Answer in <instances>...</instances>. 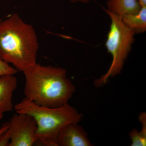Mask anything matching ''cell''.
Masks as SVG:
<instances>
[{"mask_svg":"<svg viewBox=\"0 0 146 146\" xmlns=\"http://www.w3.org/2000/svg\"><path fill=\"white\" fill-rule=\"evenodd\" d=\"M23 72L24 98L38 105L59 107L68 103L75 92V86L63 68L36 63Z\"/></svg>","mask_w":146,"mask_h":146,"instance_id":"6da1fadb","label":"cell"},{"mask_svg":"<svg viewBox=\"0 0 146 146\" xmlns=\"http://www.w3.org/2000/svg\"><path fill=\"white\" fill-rule=\"evenodd\" d=\"M39 42L33 27L18 14L0 22V58L23 72L36 63Z\"/></svg>","mask_w":146,"mask_h":146,"instance_id":"7a4b0ae2","label":"cell"},{"mask_svg":"<svg viewBox=\"0 0 146 146\" xmlns=\"http://www.w3.org/2000/svg\"><path fill=\"white\" fill-rule=\"evenodd\" d=\"M17 113L32 116L37 125L35 137L42 145L57 146L58 134L64 126L71 123H79L83 115L68 103L59 107L41 106L24 98L14 106Z\"/></svg>","mask_w":146,"mask_h":146,"instance_id":"3957f363","label":"cell"},{"mask_svg":"<svg viewBox=\"0 0 146 146\" xmlns=\"http://www.w3.org/2000/svg\"><path fill=\"white\" fill-rule=\"evenodd\" d=\"M111 20L106 46L112 60L106 73L96 82V85L105 84L110 77L119 74L122 70L125 61L131 51L135 41V32L124 24L120 16L104 9Z\"/></svg>","mask_w":146,"mask_h":146,"instance_id":"277c9868","label":"cell"},{"mask_svg":"<svg viewBox=\"0 0 146 146\" xmlns=\"http://www.w3.org/2000/svg\"><path fill=\"white\" fill-rule=\"evenodd\" d=\"M7 131L10 138L9 146H32L37 143V125L34 118L24 113L14 114L9 121Z\"/></svg>","mask_w":146,"mask_h":146,"instance_id":"5b68a950","label":"cell"},{"mask_svg":"<svg viewBox=\"0 0 146 146\" xmlns=\"http://www.w3.org/2000/svg\"><path fill=\"white\" fill-rule=\"evenodd\" d=\"M79 123H71L62 129L57 140V146H92L88 134Z\"/></svg>","mask_w":146,"mask_h":146,"instance_id":"8992f818","label":"cell"},{"mask_svg":"<svg viewBox=\"0 0 146 146\" xmlns=\"http://www.w3.org/2000/svg\"><path fill=\"white\" fill-rule=\"evenodd\" d=\"M18 85V80L13 75L0 76V111L11 112L14 109L13 94Z\"/></svg>","mask_w":146,"mask_h":146,"instance_id":"52a82bcc","label":"cell"},{"mask_svg":"<svg viewBox=\"0 0 146 146\" xmlns=\"http://www.w3.org/2000/svg\"><path fill=\"white\" fill-rule=\"evenodd\" d=\"M106 4V9L120 16L138 13L142 7L138 0H108Z\"/></svg>","mask_w":146,"mask_h":146,"instance_id":"ba28073f","label":"cell"},{"mask_svg":"<svg viewBox=\"0 0 146 146\" xmlns=\"http://www.w3.org/2000/svg\"><path fill=\"white\" fill-rule=\"evenodd\" d=\"M124 24L137 34L146 31V7H141L138 13L128 14L120 16Z\"/></svg>","mask_w":146,"mask_h":146,"instance_id":"9c48e42d","label":"cell"},{"mask_svg":"<svg viewBox=\"0 0 146 146\" xmlns=\"http://www.w3.org/2000/svg\"><path fill=\"white\" fill-rule=\"evenodd\" d=\"M142 126L141 130L133 129L129 133L131 141V146H145L146 145V114L142 112L138 117Z\"/></svg>","mask_w":146,"mask_h":146,"instance_id":"30bf717a","label":"cell"},{"mask_svg":"<svg viewBox=\"0 0 146 146\" xmlns=\"http://www.w3.org/2000/svg\"><path fill=\"white\" fill-rule=\"evenodd\" d=\"M18 70L14 67L10 66L0 58V76L6 75H13L18 73Z\"/></svg>","mask_w":146,"mask_h":146,"instance_id":"8fae6325","label":"cell"},{"mask_svg":"<svg viewBox=\"0 0 146 146\" xmlns=\"http://www.w3.org/2000/svg\"><path fill=\"white\" fill-rule=\"evenodd\" d=\"M7 130L0 135V146L9 145L10 138Z\"/></svg>","mask_w":146,"mask_h":146,"instance_id":"7c38bea8","label":"cell"},{"mask_svg":"<svg viewBox=\"0 0 146 146\" xmlns=\"http://www.w3.org/2000/svg\"><path fill=\"white\" fill-rule=\"evenodd\" d=\"M9 125H9V122L8 121L5 123H4L0 127V135H1L3 133L5 132L8 129L9 127Z\"/></svg>","mask_w":146,"mask_h":146,"instance_id":"4fadbf2b","label":"cell"},{"mask_svg":"<svg viewBox=\"0 0 146 146\" xmlns=\"http://www.w3.org/2000/svg\"><path fill=\"white\" fill-rule=\"evenodd\" d=\"M72 3L81 2L87 3L90 1V0H70Z\"/></svg>","mask_w":146,"mask_h":146,"instance_id":"5bb4252c","label":"cell"},{"mask_svg":"<svg viewBox=\"0 0 146 146\" xmlns=\"http://www.w3.org/2000/svg\"><path fill=\"white\" fill-rule=\"evenodd\" d=\"M141 7H146V0H138Z\"/></svg>","mask_w":146,"mask_h":146,"instance_id":"9a60e30c","label":"cell"},{"mask_svg":"<svg viewBox=\"0 0 146 146\" xmlns=\"http://www.w3.org/2000/svg\"><path fill=\"white\" fill-rule=\"evenodd\" d=\"M3 117V113L0 111V127H1V121Z\"/></svg>","mask_w":146,"mask_h":146,"instance_id":"2e32d148","label":"cell"},{"mask_svg":"<svg viewBox=\"0 0 146 146\" xmlns=\"http://www.w3.org/2000/svg\"><path fill=\"white\" fill-rule=\"evenodd\" d=\"M1 21H2L1 19V18H0V22H1Z\"/></svg>","mask_w":146,"mask_h":146,"instance_id":"e0dca14e","label":"cell"}]
</instances>
